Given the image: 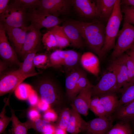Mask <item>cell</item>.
<instances>
[{
    "label": "cell",
    "instance_id": "obj_1",
    "mask_svg": "<svg viewBox=\"0 0 134 134\" xmlns=\"http://www.w3.org/2000/svg\"><path fill=\"white\" fill-rule=\"evenodd\" d=\"M70 21L78 30L89 48L99 56L105 40V27L102 22L98 20Z\"/></svg>",
    "mask_w": 134,
    "mask_h": 134
},
{
    "label": "cell",
    "instance_id": "obj_2",
    "mask_svg": "<svg viewBox=\"0 0 134 134\" xmlns=\"http://www.w3.org/2000/svg\"><path fill=\"white\" fill-rule=\"evenodd\" d=\"M120 0H116L114 10L105 27V40L99 56L101 58L110 50L114 48L123 15L121 9Z\"/></svg>",
    "mask_w": 134,
    "mask_h": 134
},
{
    "label": "cell",
    "instance_id": "obj_3",
    "mask_svg": "<svg viewBox=\"0 0 134 134\" xmlns=\"http://www.w3.org/2000/svg\"><path fill=\"white\" fill-rule=\"evenodd\" d=\"M116 38L115 46L111 54L112 60L124 53L134 43V26L124 21Z\"/></svg>",
    "mask_w": 134,
    "mask_h": 134
},
{
    "label": "cell",
    "instance_id": "obj_4",
    "mask_svg": "<svg viewBox=\"0 0 134 134\" xmlns=\"http://www.w3.org/2000/svg\"><path fill=\"white\" fill-rule=\"evenodd\" d=\"M39 99L50 105H55L61 98V93L57 84L49 78L41 80L35 87Z\"/></svg>",
    "mask_w": 134,
    "mask_h": 134
},
{
    "label": "cell",
    "instance_id": "obj_5",
    "mask_svg": "<svg viewBox=\"0 0 134 134\" xmlns=\"http://www.w3.org/2000/svg\"><path fill=\"white\" fill-rule=\"evenodd\" d=\"M26 10L13 2L8 4L6 10L0 14V23L3 27L20 28L25 27Z\"/></svg>",
    "mask_w": 134,
    "mask_h": 134
},
{
    "label": "cell",
    "instance_id": "obj_6",
    "mask_svg": "<svg viewBox=\"0 0 134 134\" xmlns=\"http://www.w3.org/2000/svg\"><path fill=\"white\" fill-rule=\"evenodd\" d=\"M26 19L31 22V25L37 30L42 28H52L59 25L62 21L58 17L47 12L33 8L26 14Z\"/></svg>",
    "mask_w": 134,
    "mask_h": 134
},
{
    "label": "cell",
    "instance_id": "obj_7",
    "mask_svg": "<svg viewBox=\"0 0 134 134\" xmlns=\"http://www.w3.org/2000/svg\"><path fill=\"white\" fill-rule=\"evenodd\" d=\"M40 73L25 75L22 73L18 69L1 75L0 80V96L15 90L25 79L36 75Z\"/></svg>",
    "mask_w": 134,
    "mask_h": 134
},
{
    "label": "cell",
    "instance_id": "obj_8",
    "mask_svg": "<svg viewBox=\"0 0 134 134\" xmlns=\"http://www.w3.org/2000/svg\"><path fill=\"white\" fill-rule=\"evenodd\" d=\"M72 5V0H39L34 8L47 12L55 16L67 13Z\"/></svg>",
    "mask_w": 134,
    "mask_h": 134
},
{
    "label": "cell",
    "instance_id": "obj_9",
    "mask_svg": "<svg viewBox=\"0 0 134 134\" xmlns=\"http://www.w3.org/2000/svg\"><path fill=\"white\" fill-rule=\"evenodd\" d=\"M107 70L113 72L115 76L117 82L116 92L128 84L127 68L122 55L112 60Z\"/></svg>",
    "mask_w": 134,
    "mask_h": 134
},
{
    "label": "cell",
    "instance_id": "obj_10",
    "mask_svg": "<svg viewBox=\"0 0 134 134\" xmlns=\"http://www.w3.org/2000/svg\"><path fill=\"white\" fill-rule=\"evenodd\" d=\"M117 82L114 74L108 71L102 76L96 85L92 88V96L98 97L104 94L116 92Z\"/></svg>",
    "mask_w": 134,
    "mask_h": 134
},
{
    "label": "cell",
    "instance_id": "obj_11",
    "mask_svg": "<svg viewBox=\"0 0 134 134\" xmlns=\"http://www.w3.org/2000/svg\"><path fill=\"white\" fill-rule=\"evenodd\" d=\"M111 117H99L87 122L84 132L86 134H107L113 126Z\"/></svg>",
    "mask_w": 134,
    "mask_h": 134
},
{
    "label": "cell",
    "instance_id": "obj_12",
    "mask_svg": "<svg viewBox=\"0 0 134 134\" xmlns=\"http://www.w3.org/2000/svg\"><path fill=\"white\" fill-rule=\"evenodd\" d=\"M0 55L7 62L21 66L22 63L18 59L15 51L11 46L6 36L4 29L0 23Z\"/></svg>",
    "mask_w": 134,
    "mask_h": 134
},
{
    "label": "cell",
    "instance_id": "obj_13",
    "mask_svg": "<svg viewBox=\"0 0 134 134\" xmlns=\"http://www.w3.org/2000/svg\"><path fill=\"white\" fill-rule=\"evenodd\" d=\"M93 86L91 85L82 90L73 100L72 104L80 114L85 116L88 114Z\"/></svg>",
    "mask_w": 134,
    "mask_h": 134
},
{
    "label": "cell",
    "instance_id": "obj_14",
    "mask_svg": "<svg viewBox=\"0 0 134 134\" xmlns=\"http://www.w3.org/2000/svg\"><path fill=\"white\" fill-rule=\"evenodd\" d=\"M72 5L81 16L87 19L97 18L95 1L90 0H72Z\"/></svg>",
    "mask_w": 134,
    "mask_h": 134
},
{
    "label": "cell",
    "instance_id": "obj_15",
    "mask_svg": "<svg viewBox=\"0 0 134 134\" xmlns=\"http://www.w3.org/2000/svg\"><path fill=\"white\" fill-rule=\"evenodd\" d=\"M3 27L9 40L13 44L15 52L20 54L25 40L27 27Z\"/></svg>",
    "mask_w": 134,
    "mask_h": 134
},
{
    "label": "cell",
    "instance_id": "obj_16",
    "mask_svg": "<svg viewBox=\"0 0 134 134\" xmlns=\"http://www.w3.org/2000/svg\"><path fill=\"white\" fill-rule=\"evenodd\" d=\"M41 35L39 31L32 25L27 27L25 40L20 54L25 56L37 48L40 40Z\"/></svg>",
    "mask_w": 134,
    "mask_h": 134
},
{
    "label": "cell",
    "instance_id": "obj_17",
    "mask_svg": "<svg viewBox=\"0 0 134 134\" xmlns=\"http://www.w3.org/2000/svg\"><path fill=\"white\" fill-rule=\"evenodd\" d=\"M71 106L70 116L66 131L70 134H78L84 132L87 122L82 118L72 104Z\"/></svg>",
    "mask_w": 134,
    "mask_h": 134
},
{
    "label": "cell",
    "instance_id": "obj_18",
    "mask_svg": "<svg viewBox=\"0 0 134 134\" xmlns=\"http://www.w3.org/2000/svg\"><path fill=\"white\" fill-rule=\"evenodd\" d=\"M84 71L81 69L75 68L71 69L67 75L65 85L67 96L71 100H73L76 96V90L77 81Z\"/></svg>",
    "mask_w": 134,
    "mask_h": 134
},
{
    "label": "cell",
    "instance_id": "obj_19",
    "mask_svg": "<svg viewBox=\"0 0 134 134\" xmlns=\"http://www.w3.org/2000/svg\"><path fill=\"white\" fill-rule=\"evenodd\" d=\"M116 0H97L96 5L97 18L100 21L107 22L113 12Z\"/></svg>",
    "mask_w": 134,
    "mask_h": 134
},
{
    "label": "cell",
    "instance_id": "obj_20",
    "mask_svg": "<svg viewBox=\"0 0 134 134\" xmlns=\"http://www.w3.org/2000/svg\"><path fill=\"white\" fill-rule=\"evenodd\" d=\"M80 61L85 69L95 76L98 75L100 71L99 62L94 54L90 52H85L81 56Z\"/></svg>",
    "mask_w": 134,
    "mask_h": 134
},
{
    "label": "cell",
    "instance_id": "obj_21",
    "mask_svg": "<svg viewBox=\"0 0 134 134\" xmlns=\"http://www.w3.org/2000/svg\"><path fill=\"white\" fill-rule=\"evenodd\" d=\"M73 47L79 48L83 45L84 40L76 28L70 21L64 23L61 26Z\"/></svg>",
    "mask_w": 134,
    "mask_h": 134
},
{
    "label": "cell",
    "instance_id": "obj_22",
    "mask_svg": "<svg viewBox=\"0 0 134 134\" xmlns=\"http://www.w3.org/2000/svg\"><path fill=\"white\" fill-rule=\"evenodd\" d=\"M106 114V116L110 117L114 112L118 105L119 100L115 92H110L99 97Z\"/></svg>",
    "mask_w": 134,
    "mask_h": 134
},
{
    "label": "cell",
    "instance_id": "obj_23",
    "mask_svg": "<svg viewBox=\"0 0 134 134\" xmlns=\"http://www.w3.org/2000/svg\"><path fill=\"white\" fill-rule=\"evenodd\" d=\"M115 120L129 122L134 119V101L117 108L111 116Z\"/></svg>",
    "mask_w": 134,
    "mask_h": 134
},
{
    "label": "cell",
    "instance_id": "obj_24",
    "mask_svg": "<svg viewBox=\"0 0 134 134\" xmlns=\"http://www.w3.org/2000/svg\"><path fill=\"white\" fill-rule=\"evenodd\" d=\"M59 54L63 66L71 69L76 68L81 56L78 53L72 50H63L59 49Z\"/></svg>",
    "mask_w": 134,
    "mask_h": 134
},
{
    "label": "cell",
    "instance_id": "obj_25",
    "mask_svg": "<svg viewBox=\"0 0 134 134\" xmlns=\"http://www.w3.org/2000/svg\"><path fill=\"white\" fill-rule=\"evenodd\" d=\"M37 50V48L25 56L24 61L19 69L23 74L28 75L37 73L35 70L33 60Z\"/></svg>",
    "mask_w": 134,
    "mask_h": 134
},
{
    "label": "cell",
    "instance_id": "obj_26",
    "mask_svg": "<svg viewBox=\"0 0 134 134\" xmlns=\"http://www.w3.org/2000/svg\"><path fill=\"white\" fill-rule=\"evenodd\" d=\"M56 38L57 48L59 49L67 47L70 45V41L62 26L57 25L50 30Z\"/></svg>",
    "mask_w": 134,
    "mask_h": 134
},
{
    "label": "cell",
    "instance_id": "obj_27",
    "mask_svg": "<svg viewBox=\"0 0 134 134\" xmlns=\"http://www.w3.org/2000/svg\"><path fill=\"white\" fill-rule=\"evenodd\" d=\"M121 91V96L119 100L117 108L134 101V83L127 84L123 88Z\"/></svg>",
    "mask_w": 134,
    "mask_h": 134
},
{
    "label": "cell",
    "instance_id": "obj_28",
    "mask_svg": "<svg viewBox=\"0 0 134 134\" xmlns=\"http://www.w3.org/2000/svg\"><path fill=\"white\" fill-rule=\"evenodd\" d=\"M13 134H27L29 128L26 122L22 123L16 116L14 111L10 108Z\"/></svg>",
    "mask_w": 134,
    "mask_h": 134
},
{
    "label": "cell",
    "instance_id": "obj_29",
    "mask_svg": "<svg viewBox=\"0 0 134 134\" xmlns=\"http://www.w3.org/2000/svg\"><path fill=\"white\" fill-rule=\"evenodd\" d=\"M26 123L29 129L32 128L42 134L47 130L52 125L50 122L40 118L34 121L29 120Z\"/></svg>",
    "mask_w": 134,
    "mask_h": 134
},
{
    "label": "cell",
    "instance_id": "obj_30",
    "mask_svg": "<svg viewBox=\"0 0 134 134\" xmlns=\"http://www.w3.org/2000/svg\"><path fill=\"white\" fill-rule=\"evenodd\" d=\"M129 122L120 121L113 126L107 134H131Z\"/></svg>",
    "mask_w": 134,
    "mask_h": 134
},
{
    "label": "cell",
    "instance_id": "obj_31",
    "mask_svg": "<svg viewBox=\"0 0 134 134\" xmlns=\"http://www.w3.org/2000/svg\"><path fill=\"white\" fill-rule=\"evenodd\" d=\"M89 109L98 117L106 116L104 108L98 97L94 96L91 98L89 104Z\"/></svg>",
    "mask_w": 134,
    "mask_h": 134
},
{
    "label": "cell",
    "instance_id": "obj_32",
    "mask_svg": "<svg viewBox=\"0 0 134 134\" xmlns=\"http://www.w3.org/2000/svg\"><path fill=\"white\" fill-rule=\"evenodd\" d=\"M32 90L30 85L26 83H21L14 90L15 94L19 99L27 100Z\"/></svg>",
    "mask_w": 134,
    "mask_h": 134
},
{
    "label": "cell",
    "instance_id": "obj_33",
    "mask_svg": "<svg viewBox=\"0 0 134 134\" xmlns=\"http://www.w3.org/2000/svg\"><path fill=\"white\" fill-rule=\"evenodd\" d=\"M42 40L44 47L47 51H49L57 48L55 37L50 30L43 35Z\"/></svg>",
    "mask_w": 134,
    "mask_h": 134
},
{
    "label": "cell",
    "instance_id": "obj_34",
    "mask_svg": "<svg viewBox=\"0 0 134 134\" xmlns=\"http://www.w3.org/2000/svg\"><path fill=\"white\" fill-rule=\"evenodd\" d=\"M122 55L127 68L128 78V84L134 83V61L127 54L123 53Z\"/></svg>",
    "mask_w": 134,
    "mask_h": 134
},
{
    "label": "cell",
    "instance_id": "obj_35",
    "mask_svg": "<svg viewBox=\"0 0 134 134\" xmlns=\"http://www.w3.org/2000/svg\"><path fill=\"white\" fill-rule=\"evenodd\" d=\"M49 63V57L44 53L36 54L33 60L34 66L38 68H45L48 67Z\"/></svg>",
    "mask_w": 134,
    "mask_h": 134
},
{
    "label": "cell",
    "instance_id": "obj_36",
    "mask_svg": "<svg viewBox=\"0 0 134 134\" xmlns=\"http://www.w3.org/2000/svg\"><path fill=\"white\" fill-rule=\"evenodd\" d=\"M121 9L124 21L134 25V7L121 4Z\"/></svg>",
    "mask_w": 134,
    "mask_h": 134
},
{
    "label": "cell",
    "instance_id": "obj_37",
    "mask_svg": "<svg viewBox=\"0 0 134 134\" xmlns=\"http://www.w3.org/2000/svg\"><path fill=\"white\" fill-rule=\"evenodd\" d=\"M70 115V110L67 108L64 109L60 115L57 127L66 131Z\"/></svg>",
    "mask_w": 134,
    "mask_h": 134
},
{
    "label": "cell",
    "instance_id": "obj_38",
    "mask_svg": "<svg viewBox=\"0 0 134 134\" xmlns=\"http://www.w3.org/2000/svg\"><path fill=\"white\" fill-rule=\"evenodd\" d=\"M91 85L84 72L77 81L76 90V96L82 90Z\"/></svg>",
    "mask_w": 134,
    "mask_h": 134
},
{
    "label": "cell",
    "instance_id": "obj_39",
    "mask_svg": "<svg viewBox=\"0 0 134 134\" xmlns=\"http://www.w3.org/2000/svg\"><path fill=\"white\" fill-rule=\"evenodd\" d=\"M59 50H55L50 55L48 67L63 65L62 61L59 54Z\"/></svg>",
    "mask_w": 134,
    "mask_h": 134
},
{
    "label": "cell",
    "instance_id": "obj_40",
    "mask_svg": "<svg viewBox=\"0 0 134 134\" xmlns=\"http://www.w3.org/2000/svg\"><path fill=\"white\" fill-rule=\"evenodd\" d=\"M39 0H15L13 2L23 9L30 10L34 8L36 5Z\"/></svg>",
    "mask_w": 134,
    "mask_h": 134
},
{
    "label": "cell",
    "instance_id": "obj_41",
    "mask_svg": "<svg viewBox=\"0 0 134 134\" xmlns=\"http://www.w3.org/2000/svg\"><path fill=\"white\" fill-rule=\"evenodd\" d=\"M5 106L3 107L0 115V134L5 130L8 124L12 121L11 117H9L5 114Z\"/></svg>",
    "mask_w": 134,
    "mask_h": 134
},
{
    "label": "cell",
    "instance_id": "obj_42",
    "mask_svg": "<svg viewBox=\"0 0 134 134\" xmlns=\"http://www.w3.org/2000/svg\"><path fill=\"white\" fill-rule=\"evenodd\" d=\"M28 115L29 120L33 121L40 119V117L38 111L34 106H32L29 109Z\"/></svg>",
    "mask_w": 134,
    "mask_h": 134
},
{
    "label": "cell",
    "instance_id": "obj_43",
    "mask_svg": "<svg viewBox=\"0 0 134 134\" xmlns=\"http://www.w3.org/2000/svg\"><path fill=\"white\" fill-rule=\"evenodd\" d=\"M57 116L55 112L50 108L45 112L43 115L44 120L49 122H54L56 120Z\"/></svg>",
    "mask_w": 134,
    "mask_h": 134
},
{
    "label": "cell",
    "instance_id": "obj_44",
    "mask_svg": "<svg viewBox=\"0 0 134 134\" xmlns=\"http://www.w3.org/2000/svg\"><path fill=\"white\" fill-rule=\"evenodd\" d=\"M27 100L32 106H36L39 100V98L35 90L32 89Z\"/></svg>",
    "mask_w": 134,
    "mask_h": 134
},
{
    "label": "cell",
    "instance_id": "obj_45",
    "mask_svg": "<svg viewBox=\"0 0 134 134\" xmlns=\"http://www.w3.org/2000/svg\"><path fill=\"white\" fill-rule=\"evenodd\" d=\"M36 106L40 110L45 112L50 108V106L49 105L43 102L39 98Z\"/></svg>",
    "mask_w": 134,
    "mask_h": 134
},
{
    "label": "cell",
    "instance_id": "obj_46",
    "mask_svg": "<svg viewBox=\"0 0 134 134\" xmlns=\"http://www.w3.org/2000/svg\"><path fill=\"white\" fill-rule=\"evenodd\" d=\"M9 0H0V14L3 13L6 9L8 5Z\"/></svg>",
    "mask_w": 134,
    "mask_h": 134
},
{
    "label": "cell",
    "instance_id": "obj_47",
    "mask_svg": "<svg viewBox=\"0 0 134 134\" xmlns=\"http://www.w3.org/2000/svg\"><path fill=\"white\" fill-rule=\"evenodd\" d=\"M121 4L134 7V0H121Z\"/></svg>",
    "mask_w": 134,
    "mask_h": 134
},
{
    "label": "cell",
    "instance_id": "obj_48",
    "mask_svg": "<svg viewBox=\"0 0 134 134\" xmlns=\"http://www.w3.org/2000/svg\"><path fill=\"white\" fill-rule=\"evenodd\" d=\"M56 128L52 125L47 131L42 134H55Z\"/></svg>",
    "mask_w": 134,
    "mask_h": 134
},
{
    "label": "cell",
    "instance_id": "obj_49",
    "mask_svg": "<svg viewBox=\"0 0 134 134\" xmlns=\"http://www.w3.org/2000/svg\"><path fill=\"white\" fill-rule=\"evenodd\" d=\"M66 131L57 127L56 128L55 134H67Z\"/></svg>",
    "mask_w": 134,
    "mask_h": 134
},
{
    "label": "cell",
    "instance_id": "obj_50",
    "mask_svg": "<svg viewBox=\"0 0 134 134\" xmlns=\"http://www.w3.org/2000/svg\"><path fill=\"white\" fill-rule=\"evenodd\" d=\"M7 65L5 63L0 61V75L1 74L2 72L6 69Z\"/></svg>",
    "mask_w": 134,
    "mask_h": 134
},
{
    "label": "cell",
    "instance_id": "obj_51",
    "mask_svg": "<svg viewBox=\"0 0 134 134\" xmlns=\"http://www.w3.org/2000/svg\"><path fill=\"white\" fill-rule=\"evenodd\" d=\"M130 50L127 54L129 55L134 61V49H130Z\"/></svg>",
    "mask_w": 134,
    "mask_h": 134
},
{
    "label": "cell",
    "instance_id": "obj_52",
    "mask_svg": "<svg viewBox=\"0 0 134 134\" xmlns=\"http://www.w3.org/2000/svg\"><path fill=\"white\" fill-rule=\"evenodd\" d=\"M130 49H134V43L131 46Z\"/></svg>",
    "mask_w": 134,
    "mask_h": 134
},
{
    "label": "cell",
    "instance_id": "obj_53",
    "mask_svg": "<svg viewBox=\"0 0 134 134\" xmlns=\"http://www.w3.org/2000/svg\"></svg>",
    "mask_w": 134,
    "mask_h": 134
}]
</instances>
